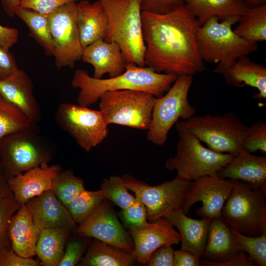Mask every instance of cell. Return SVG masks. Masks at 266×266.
Segmentation results:
<instances>
[{
  "mask_svg": "<svg viewBox=\"0 0 266 266\" xmlns=\"http://www.w3.org/2000/svg\"><path fill=\"white\" fill-rule=\"evenodd\" d=\"M18 68L13 55L0 45V77L10 75Z\"/></svg>",
  "mask_w": 266,
  "mask_h": 266,
  "instance_id": "45",
  "label": "cell"
},
{
  "mask_svg": "<svg viewBox=\"0 0 266 266\" xmlns=\"http://www.w3.org/2000/svg\"><path fill=\"white\" fill-rule=\"evenodd\" d=\"M6 14L10 17L16 15V12L20 6V0H1Z\"/></svg>",
  "mask_w": 266,
  "mask_h": 266,
  "instance_id": "49",
  "label": "cell"
},
{
  "mask_svg": "<svg viewBox=\"0 0 266 266\" xmlns=\"http://www.w3.org/2000/svg\"><path fill=\"white\" fill-rule=\"evenodd\" d=\"M25 204L29 210L33 222L40 230L58 228L70 233L76 227V223L68 210L52 190L31 199Z\"/></svg>",
  "mask_w": 266,
  "mask_h": 266,
  "instance_id": "17",
  "label": "cell"
},
{
  "mask_svg": "<svg viewBox=\"0 0 266 266\" xmlns=\"http://www.w3.org/2000/svg\"><path fill=\"white\" fill-rule=\"evenodd\" d=\"M41 230L35 225L25 204L12 215L8 235L12 249L24 257L36 255L35 249Z\"/></svg>",
  "mask_w": 266,
  "mask_h": 266,
  "instance_id": "23",
  "label": "cell"
},
{
  "mask_svg": "<svg viewBox=\"0 0 266 266\" xmlns=\"http://www.w3.org/2000/svg\"><path fill=\"white\" fill-rule=\"evenodd\" d=\"M105 200L100 190L95 191L85 189L66 206L76 224H81L95 212Z\"/></svg>",
  "mask_w": 266,
  "mask_h": 266,
  "instance_id": "34",
  "label": "cell"
},
{
  "mask_svg": "<svg viewBox=\"0 0 266 266\" xmlns=\"http://www.w3.org/2000/svg\"><path fill=\"white\" fill-rule=\"evenodd\" d=\"M136 262L132 253L95 239L77 264L80 266H130Z\"/></svg>",
  "mask_w": 266,
  "mask_h": 266,
  "instance_id": "28",
  "label": "cell"
},
{
  "mask_svg": "<svg viewBox=\"0 0 266 266\" xmlns=\"http://www.w3.org/2000/svg\"><path fill=\"white\" fill-rule=\"evenodd\" d=\"M142 11L162 14L184 3L183 0H140Z\"/></svg>",
  "mask_w": 266,
  "mask_h": 266,
  "instance_id": "42",
  "label": "cell"
},
{
  "mask_svg": "<svg viewBox=\"0 0 266 266\" xmlns=\"http://www.w3.org/2000/svg\"><path fill=\"white\" fill-rule=\"evenodd\" d=\"M239 17H228L220 22L218 17H212L198 28L196 40L200 57L203 62L217 64L216 73L221 74L239 58L258 49L257 43L244 39L232 29Z\"/></svg>",
  "mask_w": 266,
  "mask_h": 266,
  "instance_id": "3",
  "label": "cell"
},
{
  "mask_svg": "<svg viewBox=\"0 0 266 266\" xmlns=\"http://www.w3.org/2000/svg\"><path fill=\"white\" fill-rule=\"evenodd\" d=\"M250 7H255L266 4V0H245Z\"/></svg>",
  "mask_w": 266,
  "mask_h": 266,
  "instance_id": "51",
  "label": "cell"
},
{
  "mask_svg": "<svg viewBox=\"0 0 266 266\" xmlns=\"http://www.w3.org/2000/svg\"><path fill=\"white\" fill-rule=\"evenodd\" d=\"M77 2L69 3L48 15L54 46L55 65L59 69L74 67L84 49L76 22Z\"/></svg>",
  "mask_w": 266,
  "mask_h": 266,
  "instance_id": "13",
  "label": "cell"
},
{
  "mask_svg": "<svg viewBox=\"0 0 266 266\" xmlns=\"http://www.w3.org/2000/svg\"><path fill=\"white\" fill-rule=\"evenodd\" d=\"M261 188L235 180L221 217L234 231L251 236L266 233V201Z\"/></svg>",
  "mask_w": 266,
  "mask_h": 266,
  "instance_id": "6",
  "label": "cell"
},
{
  "mask_svg": "<svg viewBox=\"0 0 266 266\" xmlns=\"http://www.w3.org/2000/svg\"><path fill=\"white\" fill-rule=\"evenodd\" d=\"M52 191L66 207L85 190L84 181L76 176L72 170H60L54 177Z\"/></svg>",
  "mask_w": 266,
  "mask_h": 266,
  "instance_id": "33",
  "label": "cell"
},
{
  "mask_svg": "<svg viewBox=\"0 0 266 266\" xmlns=\"http://www.w3.org/2000/svg\"><path fill=\"white\" fill-rule=\"evenodd\" d=\"M70 234L67 231L58 228L41 230L35 253L43 266H58Z\"/></svg>",
  "mask_w": 266,
  "mask_h": 266,
  "instance_id": "29",
  "label": "cell"
},
{
  "mask_svg": "<svg viewBox=\"0 0 266 266\" xmlns=\"http://www.w3.org/2000/svg\"><path fill=\"white\" fill-rule=\"evenodd\" d=\"M226 82L234 87L246 85L257 89L258 93L254 98H266V67L251 60L248 56L239 58L231 67L223 71Z\"/></svg>",
  "mask_w": 266,
  "mask_h": 266,
  "instance_id": "26",
  "label": "cell"
},
{
  "mask_svg": "<svg viewBox=\"0 0 266 266\" xmlns=\"http://www.w3.org/2000/svg\"><path fill=\"white\" fill-rule=\"evenodd\" d=\"M240 251L232 229L221 216L212 219L202 255L204 260L214 263H222L230 260Z\"/></svg>",
  "mask_w": 266,
  "mask_h": 266,
  "instance_id": "25",
  "label": "cell"
},
{
  "mask_svg": "<svg viewBox=\"0 0 266 266\" xmlns=\"http://www.w3.org/2000/svg\"><path fill=\"white\" fill-rule=\"evenodd\" d=\"M200 26L207 19L217 17L240 16L250 7L245 0H183Z\"/></svg>",
  "mask_w": 266,
  "mask_h": 266,
  "instance_id": "27",
  "label": "cell"
},
{
  "mask_svg": "<svg viewBox=\"0 0 266 266\" xmlns=\"http://www.w3.org/2000/svg\"><path fill=\"white\" fill-rule=\"evenodd\" d=\"M100 1L108 21L104 39L116 42L128 63L145 66L146 45L143 36L140 0Z\"/></svg>",
  "mask_w": 266,
  "mask_h": 266,
  "instance_id": "4",
  "label": "cell"
},
{
  "mask_svg": "<svg viewBox=\"0 0 266 266\" xmlns=\"http://www.w3.org/2000/svg\"><path fill=\"white\" fill-rule=\"evenodd\" d=\"M55 118L58 126L87 152L102 143L108 135V125L100 110L65 102L59 106Z\"/></svg>",
  "mask_w": 266,
  "mask_h": 266,
  "instance_id": "12",
  "label": "cell"
},
{
  "mask_svg": "<svg viewBox=\"0 0 266 266\" xmlns=\"http://www.w3.org/2000/svg\"><path fill=\"white\" fill-rule=\"evenodd\" d=\"M154 96L136 90L108 91L100 98V110L109 125L116 124L141 130L149 127Z\"/></svg>",
  "mask_w": 266,
  "mask_h": 266,
  "instance_id": "10",
  "label": "cell"
},
{
  "mask_svg": "<svg viewBox=\"0 0 266 266\" xmlns=\"http://www.w3.org/2000/svg\"><path fill=\"white\" fill-rule=\"evenodd\" d=\"M177 76L174 74L157 72L146 66L128 63L123 73L106 79L94 78L87 71L77 69L71 84L80 90L77 98L78 103L88 106L99 100L103 94L111 91H140L160 97L169 89Z\"/></svg>",
  "mask_w": 266,
  "mask_h": 266,
  "instance_id": "2",
  "label": "cell"
},
{
  "mask_svg": "<svg viewBox=\"0 0 266 266\" xmlns=\"http://www.w3.org/2000/svg\"><path fill=\"white\" fill-rule=\"evenodd\" d=\"M174 251L171 244L164 245L152 253L146 265L149 266H173Z\"/></svg>",
  "mask_w": 266,
  "mask_h": 266,
  "instance_id": "44",
  "label": "cell"
},
{
  "mask_svg": "<svg viewBox=\"0 0 266 266\" xmlns=\"http://www.w3.org/2000/svg\"><path fill=\"white\" fill-rule=\"evenodd\" d=\"M67 239L63 256L58 266H74L78 264L88 245V236Z\"/></svg>",
  "mask_w": 266,
  "mask_h": 266,
  "instance_id": "39",
  "label": "cell"
},
{
  "mask_svg": "<svg viewBox=\"0 0 266 266\" xmlns=\"http://www.w3.org/2000/svg\"><path fill=\"white\" fill-rule=\"evenodd\" d=\"M133 239L134 248L132 252L135 261L146 264L152 253L165 244H178L180 242L179 233L164 217L150 223L146 227L128 232Z\"/></svg>",
  "mask_w": 266,
  "mask_h": 266,
  "instance_id": "16",
  "label": "cell"
},
{
  "mask_svg": "<svg viewBox=\"0 0 266 266\" xmlns=\"http://www.w3.org/2000/svg\"><path fill=\"white\" fill-rule=\"evenodd\" d=\"M79 0H20V6L49 14L65 4Z\"/></svg>",
  "mask_w": 266,
  "mask_h": 266,
  "instance_id": "41",
  "label": "cell"
},
{
  "mask_svg": "<svg viewBox=\"0 0 266 266\" xmlns=\"http://www.w3.org/2000/svg\"><path fill=\"white\" fill-rule=\"evenodd\" d=\"M178 122L210 149L233 156L243 149L248 126L233 112L222 115H194Z\"/></svg>",
  "mask_w": 266,
  "mask_h": 266,
  "instance_id": "7",
  "label": "cell"
},
{
  "mask_svg": "<svg viewBox=\"0 0 266 266\" xmlns=\"http://www.w3.org/2000/svg\"><path fill=\"white\" fill-rule=\"evenodd\" d=\"M82 61L94 67L93 77L102 78L108 74L113 77L123 73L128 63L119 46L101 38L84 48Z\"/></svg>",
  "mask_w": 266,
  "mask_h": 266,
  "instance_id": "20",
  "label": "cell"
},
{
  "mask_svg": "<svg viewBox=\"0 0 266 266\" xmlns=\"http://www.w3.org/2000/svg\"><path fill=\"white\" fill-rule=\"evenodd\" d=\"M179 139L176 154L165 163L177 176L193 181L200 177L217 174L232 159L233 155L214 151L205 147L190 131L177 122L175 124Z\"/></svg>",
  "mask_w": 266,
  "mask_h": 266,
  "instance_id": "5",
  "label": "cell"
},
{
  "mask_svg": "<svg viewBox=\"0 0 266 266\" xmlns=\"http://www.w3.org/2000/svg\"><path fill=\"white\" fill-rule=\"evenodd\" d=\"M35 129L21 130L0 139V161L7 179L51 160L49 145Z\"/></svg>",
  "mask_w": 266,
  "mask_h": 266,
  "instance_id": "9",
  "label": "cell"
},
{
  "mask_svg": "<svg viewBox=\"0 0 266 266\" xmlns=\"http://www.w3.org/2000/svg\"><path fill=\"white\" fill-rule=\"evenodd\" d=\"M122 177L128 190L133 192L145 206L149 222L177 209H182L192 181L176 175L171 180L151 186L128 174Z\"/></svg>",
  "mask_w": 266,
  "mask_h": 266,
  "instance_id": "11",
  "label": "cell"
},
{
  "mask_svg": "<svg viewBox=\"0 0 266 266\" xmlns=\"http://www.w3.org/2000/svg\"><path fill=\"white\" fill-rule=\"evenodd\" d=\"M201 260L191 252L184 249L174 251L173 266H200Z\"/></svg>",
  "mask_w": 266,
  "mask_h": 266,
  "instance_id": "47",
  "label": "cell"
},
{
  "mask_svg": "<svg viewBox=\"0 0 266 266\" xmlns=\"http://www.w3.org/2000/svg\"><path fill=\"white\" fill-rule=\"evenodd\" d=\"M217 175L223 178L249 183L266 193V156L253 155L243 148Z\"/></svg>",
  "mask_w": 266,
  "mask_h": 266,
  "instance_id": "21",
  "label": "cell"
},
{
  "mask_svg": "<svg viewBox=\"0 0 266 266\" xmlns=\"http://www.w3.org/2000/svg\"><path fill=\"white\" fill-rule=\"evenodd\" d=\"M16 15L28 27L30 34L44 49L48 56H54V46L47 14L19 6Z\"/></svg>",
  "mask_w": 266,
  "mask_h": 266,
  "instance_id": "30",
  "label": "cell"
},
{
  "mask_svg": "<svg viewBox=\"0 0 266 266\" xmlns=\"http://www.w3.org/2000/svg\"><path fill=\"white\" fill-rule=\"evenodd\" d=\"M22 205L15 200L12 193L0 197V252L11 247L8 235L9 223Z\"/></svg>",
  "mask_w": 266,
  "mask_h": 266,
  "instance_id": "37",
  "label": "cell"
},
{
  "mask_svg": "<svg viewBox=\"0 0 266 266\" xmlns=\"http://www.w3.org/2000/svg\"><path fill=\"white\" fill-rule=\"evenodd\" d=\"M234 181L221 178L217 174L203 176L192 181L182 210L187 214L195 203L200 201L202 206L195 210L197 215L209 221L220 217Z\"/></svg>",
  "mask_w": 266,
  "mask_h": 266,
  "instance_id": "14",
  "label": "cell"
},
{
  "mask_svg": "<svg viewBox=\"0 0 266 266\" xmlns=\"http://www.w3.org/2000/svg\"><path fill=\"white\" fill-rule=\"evenodd\" d=\"M18 37L17 29L0 25V45L9 50L18 41Z\"/></svg>",
  "mask_w": 266,
  "mask_h": 266,
  "instance_id": "48",
  "label": "cell"
},
{
  "mask_svg": "<svg viewBox=\"0 0 266 266\" xmlns=\"http://www.w3.org/2000/svg\"><path fill=\"white\" fill-rule=\"evenodd\" d=\"M164 218L178 230L181 248L191 252L197 258L202 257L206 245L209 220L188 217L181 208L166 214Z\"/></svg>",
  "mask_w": 266,
  "mask_h": 266,
  "instance_id": "22",
  "label": "cell"
},
{
  "mask_svg": "<svg viewBox=\"0 0 266 266\" xmlns=\"http://www.w3.org/2000/svg\"><path fill=\"white\" fill-rule=\"evenodd\" d=\"M142 21L145 66L177 76L203 70L196 40L200 25L184 3L165 14L142 11Z\"/></svg>",
  "mask_w": 266,
  "mask_h": 266,
  "instance_id": "1",
  "label": "cell"
},
{
  "mask_svg": "<svg viewBox=\"0 0 266 266\" xmlns=\"http://www.w3.org/2000/svg\"><path fill=\"white\" fill-rule=\"evenodd\" d=\"M12 193L9 188L7 179L5 175L0 161V197L7 196Z\"/></svg>",
  "mask_w": 266,
  "mask_h": 266,
  "instance_id": "50",
  "label": "cell"
},
{
  "mask_svg": "<svg viewBox=\"0 0 266 266\" xmlns=\"http://www.w3.org/2000/svg\"><path fill=\"white\" fill-rule=\"evenodd\" d=\"M104 199L113 202L122 210L127 208L135 200V196L129 192L122 177L115 175L104 178L100 185Z\"/></svg>",
  "mask_w": 266,
  "mask_h": 266,
  "instance_id": "35",
  "label": "cell"
},
{
  "mask_svg": "<svg viewBox=\"0 0 266 266\" xmlns=\"http://www.w3.org/2000/svg\"><path fill=\"white\" fill-rule=\"evenodd\" d=\"M243 148L252 153L260 151L263 154H266V124L265 123L258 121L248 126Z\"/></svg>",
  "mask_w": 266,
  "mask_h": 266,
  "instance_id": "38",
  "label": "cell"
},
{
  "mask_svg": "<svg viewBox=\"0 0 266 266\" xmlns=\"http://www.w3.org/2000/svg\"><path fill=\"white\" fill-rule=\"evenodd\" d=\"M232 231L238 249L247 253L256 266H266V233L258 236H251L233 229Z\"/></svg>",
  "mask_w": 266,
  "mask_h": 266,
  "instance_id": "36",
  "label": "cell"
},
{
  "mask_svg": "<svg viewBox=\"0 0 266 266\" xmlns=\"http://www.w3.org/2000/svg\"><path fill=\"white\" fill-rule=\"evenodd\" d=\"M233 32L244 39L254 43L266 40V4L250 7L240 16Z\"/></svg>",
  "mask_w": 266,
  "mask_h": 266,
  "instance_id": "31",
  "label": "cell"
},
{
  "mask_svg": "<svg viewBox=\"0 0 266 266\" xmlns=\"http://www.w3.org/2000/svg\"><path fill=\"white\" fill-rule=\"evenodd\" d=\"M76 22L83 48L105 35L108 21L100 0L91 2L81 0L77 3Z\"/></svg>",
  "mask_w": 266,
  "mask_h": 266,
  "instance_id": "24",
  "label": "cell"
},
{
  "mask_svg": "<svg viewBox=\"0 0 266 266\" xmlns=\"http://www.w3.org/2000/svg\"><path fill=\"white\" fill-rule=\"evenodd\" d=\"M33 88L30 77L19 68L9 75L0 77V96L36 125L40 120L41 112Z\"/></svg>",
  "mask_w": 266,
  "mask_h": 266,
  "instance_id": "18",
  "label": "cell"
},
{
  "mask_svg": "<svg viewBox=\"0 0 266 266\" xmlns=\"http://www.w3.org/2000/svg\"><path fill=\"white\" fill-rule=\"evenodd\" d=\"M135 197V201L122 210V215L130 231L141 229L147 227L150 222L147 221V211L139 198Z\"/></svg>",
  "mask_w": 266,
  "mask_h": 266,
  "instance_id": "40",
  "label": "cell"
},
{
  "mask_svg": "<svg viewBox=\"0 0 266 266\" xmlns=\"http://www.w3.org/2000/svg\"><path fill=\"white\" fill-rule=\"evenodd\" d=\"M61 170L59 165L44 163L7 179L15 200L21 205L52 189V180Z\"/></svg>",
  "mask_w": 266,
  "mask_h": 266,
  "instance_id": "19",
  "label": "cell"
},
{
  "mask_svg": "<svg viewBox=\"0 0 266 266\" xmlns=\"http://www.w3.org/2000/svg\"><path fill=\"white\" fill-rule=\"evenodd\" d=\"M193 82L192 75L178 76L165 95L154 97L151 121L147 130L149 141L156 145H163L169 131L179 119L184 120L195 115L196 108L188 99Z\"/></svg>",
  "mask_w": 266,
  "mask_h": 266,
  "instance_id": "8",
  "label": "cell"
},
{
  "mask_svg": "<svg viewBox=\"0 0 266 266\" xmlns=\"http://www.w3.org/2000/svg\"><path fill=\"white\" fill-rule=\"evenodd\" d=\"M35 124L0 96V139L17 132L35 128Z\"/></svg>",
  "mask_w": 266,
  "mask_h": 266,
  "instance_id": "32",
  "label": "cell"
},
{
  "mask_svg": "<svg viewBox=\"0 0 266 266\" xmlns=\"http://www.w3.org/2000/svg\"><path fill=\"white\" fill-rule=\"evenodd\" d=\"M201 266H254L255 263L251 260L245 252L240 251L235 256L230 260L218 263H214L207 260L201 261Z\"/></svg>",
  "mask_w": 266,
  "mask_h": 266,
  "instance_id": "46",
  "label": "cell"
},
{
  "mask_svg": "<svg viewBox=\"0 0 266 266\" xmlns=\"http://www.w3.org/2000/svg\"><path fill=\"white\" fill-rule=\"evenodd\" d=\"M40 264L33 257L20 256L11 247L0 252V266H38Z\"/></svg>",
  "mask_w": 266,
  "mask_h": 266,
  "instance_id": "43",
  "label": "cell"
},
{
  "mask_svg": "<svg viewBox=\"0 0 266 266\" xmlns=\"http://www.w3.org/2000/svg\"><path fill=\"white\" fill-rule=\"evenodd\" d=\"M74 232L79 235L93 237L129 253H132L134 248L131 235L124 229L106 200Z\"/></svg>",
  "mask_w": 266,
  "mask_h": 266,
  "instance_id": "15",
  "label": "cell"
}]
</instances>
